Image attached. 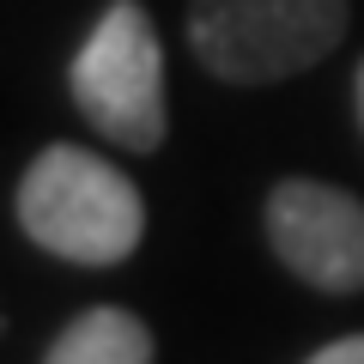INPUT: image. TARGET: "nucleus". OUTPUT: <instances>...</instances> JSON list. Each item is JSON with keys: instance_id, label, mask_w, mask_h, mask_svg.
<instances>
[{"instance_id": "nucleus-1", "label": "nucleus", "mask_w": 364, "mask_h": 364, "mask_svg": "<svg viewBox=\"0 0 364 364\" xmlns=\"http://www.w3.org/2000/svg\"><path fill=\"white\" fill-rule=\"evenodd\" d=\"M18 225L37 249L73 261V267H116L146 237V200L109 158L85 146H43L18 176Z\"/></svg>"}, {"instance_id": "nucleus-2", "label": "nucleus", "mask_w": 364, "mask_h": 364, "mask_svg": "<svg viewBox=\"0 0 364 364\" xmlns=\"http://www.w3.org/2000/svg\"><path fill=\"white\" fill-rule=\"evenodd\" d=\"M346 37V0H195L188 49L225 85L310 73Z\"/></svg>"}, {"instance_id": "nucleus-3", "label": "nucleus", "mask_w": 364, "mask_h": 364, "mask_svg": "<svg viewBox=\"0 0 364 364\" xmlns=\"http://www.w3.org/2000/svg\"><path fill=\"white\" fill-rule=\"evenodd\" d=\"M73 104L91 128L122 152H158L170 134L164 116V49H158L152 13L140 0H109L91 37L67 67Z\"/></svg>"}, {"instance_id": "nucleus-4", "label": "nucleus", "mask_w": 364, "mask_h": 364, "mask_svg": "<svg viewBox=\"0 0 364 364\" xmlns=\"http://www.w3.org/2000/svg\"><path fill=\"white\" fill-rule=\"evenodd\" d=\"M267 243L291 279L316 291H364V200L316 176H286L267 195Z\"/></svg>"}, {"instance_id": "nucleus-5", "label": "nucleus", "mask_w": 364, "mask_h": 364, "mask_svg": "<svg viewBox=\"0 0 364 364\" xmlns=\"http://www.w3.org/2000/svg\"><path fill=\"white\" fill-rule=\"evenodd\" d=\"M43 364H152V328L122 304H91L49 340Z\"/></svg>"}, {"instance_id": "nucleus-6", "label": "nucleus", "mask_w": 364, "mask_h": 364, "mask_svg": "<svg viewBox=\"0 0 364 364\" xmlns=\"http://www.w3.org/2000/svg\"><path fill=\"white\" fill-rule=\"evenodd\" d=\"M304 364H364V334H346V340H328L322 352H310Z\"/></svg>"}, {"instance_id": "nucleus-7", "label": "nucleus", "mask_w": 364, "mask_h": 364, "mask_svg": "<svg viewBox=\"0 0 364 364\" xmlns=\"http://www.w3.org/2000/svg\"><path fill=\"white\" fill-rule=\"evenodd\" d=\"M352 104H358V122H364V61H358V79H352Z\"/></svg>"}]
</instances>
